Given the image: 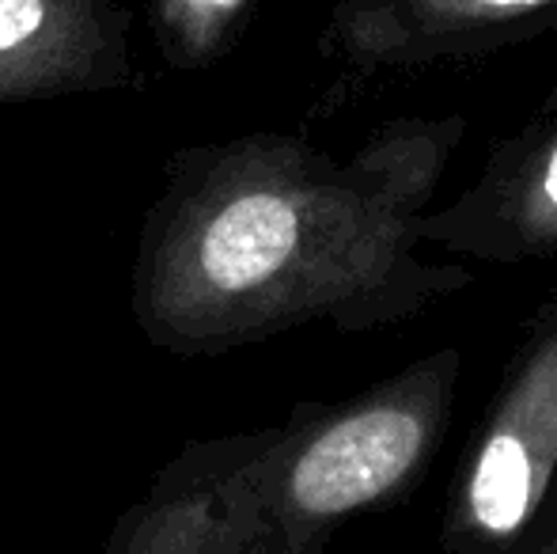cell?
<instances>
[{"mask_svg":"<svg viewBox=\"0 0 557 554\" xmlns=\"http://www.w3.org/2000/svg\"><path fill=\"white\" fill-rule=\"evenodd\" d=\"M198 4H209V8H227V4H235V0H198Z\"/></svg>","mask_w":557,"mask_h":554,"instance_id":"7","label":"cell"},{"mask_svg":"<svg viewBox=\"0 0 557 554\" xmlns=\"http://www.w3.org/2000/svg\"><path fill=\"white\" fill-rule=\"evenodd\" d=\"M300 213L281 194H243L227 201L201 236V274L221 293H247L296 255Z\"/></svg>","mask_w":557,"mask_h":554,"instance_id":"3","label":"cell"},{"mask_svg":"<svg viewBox=\"0 0 557 554\" xmlns=\"http://www.w3.org/2000/svg\"><path fill=\"white\" fill-rule=\"evenodd\" d=\"M425 4L451 15H516L528 8L550 4V0H425Z\"/></svg>","mask_w":557,"mask_h":554,"instance_id":"5","label":"cell"},{"mask_svg":"<svg viewBox=\"0 0 557 554\" xmlns=\"http://www.w3.org/2000/svg\"><path fill=\"white\" fill-rule=\"evenodd\" d=\"M425 421L406 407H368L308 444L293 471V502L311 517L357 509L413 467Z\"/></svg>","mask_w":557,"mask_h":554,"instance_id":"2","label":"cell"},{"mask_svg":"<svg viewBox=\"0 0 557 554\" xmlns=\"http://www.w3.org/2000/svg\"><path fill=\"white\" fill-rule=\"evenodd\" d=\"M42 20H46L42 0H0V53L35 38Z\"/></svg>","mask_w":557,"mask_h":554,"instance_id":"4","label":"cell"},{"mask_svg":"<svg viewBox=\"0 0 557 554\" xmlns=\"http://www.w3.org/2000/svg\"><path fill=\"white\" fill-rule=\"evenodd\" d=\"M557 456V338L539 349L512 387L470 475V517L490 535L528 520Z\"/></svg>","mask_w":557,"mask_h":554,"instance_id":"1","label":"cell"},{"mask_svg":"<svg viewBox=\"0 0 557 554\" xmlns=\"http://www.w3.org/2000/svg\"><path fill=\"white\" fill-rule=\"evenodd\" d=\"M543 206L557 213V145L550 152V160H546V171H543Z\"/></svg>","mask_w":557,"mask_h":554,"instance_id":"6","label":"cell"}]
</instances>
